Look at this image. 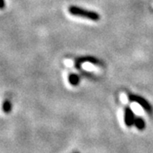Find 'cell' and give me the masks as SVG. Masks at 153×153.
<instances>
[{"label":"cell","mask_w":153,"mask_h":153,"mask_svg":"<svg viewBox=\"0 0 153 153\" xmlns=\"http://www.w3.org/2000/svg\"><path fill=\"white\" fill-rule=\"evenodd\" d=\"M68 10L72 16L83 17V18L94 21V22H96V21L100 20V15L98 13L94 12V11L87 10H84V9L76 7V6H71Z\"/></svg>","instance_id":"6da1fadb"},{"label":"cell","mask_w":153,"mask_h":153,"mask_svg":"<svg viewBox=\"0 0 153 153\" xmlns=\"http://www.w3.org/2000/svg\"><path fill=\"white\" fill-rule=\"evenodd\" d=\"M128 100L134 101V102H136L139 105H140L144 109L146 110L148 112H151L152 111V105L148 103V101H146V100L140 96H138V95H134V94H129L128 95Z\"/></svg>","instance_id":"7a4b0ae2"},{"label":"cell","mask_w":153,"mask_h":153,"mask_svg":"<svg viewBox=\"0 0 153 153\" xmlns=\"http://www.w3.org/2000/svg\"><path fill=\"white\" fill-rule=\"evenodd\" d=\"M124 122L127 127H131L133 124H134L135 122V117L134 112L130 108L127 107L125 109V114H124Z\"/></svg>","instance_id":"3957f363"},{"label":"cell","mask_w":153,"mask_h":153,"mask_svg":"<svg viewBox=\"0 0 153 153\" xmlns=\"http://www.w3.org/2000/svg\"><path fill=\"white\" fill-rule=\"evenodd\" d=\"M134 124L138 129L140 130H144L145 128H146V123H145V121L143 120L141 117H137L135 118V122H134Z\"/></svg>","instance_id":"277c9868"},{"label":"cell","mask_w":153,"mask_h":153,"mask_svg":"<svg viewBox=\"0 0 153 153\" xmlns=\"http://www.w3.org/2000/svg\"><path fill=\"white\" fill-rule=\"evenodd\" d=\"M3 109H4V111H5V112H9L11 110V104L10 101H5L4 102V106H3Z\"/></svg>","instance_id":"5b68a950"},{"label":"cell","mask_w":153,"mask_h":153,"mask_svg":"<svg viewBox=\"0 0 153 153\" xmlns=\"http://www.w3.org/2000/svg\"><path fill=\"white\" fill-rule=\"evenodd\" d=\"M72 153H80V152H72Z\"/></svg>","instance_id":"8992f818"}]
</instances>
